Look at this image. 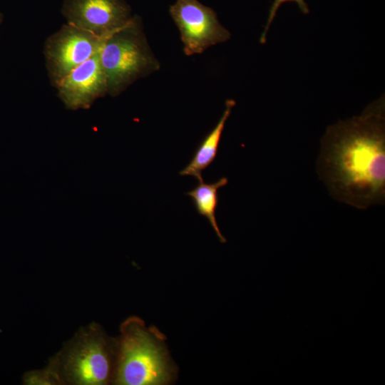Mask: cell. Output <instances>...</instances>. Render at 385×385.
<instances>
[{
	"instance_id": "obj_1",
	"label": "cell",
	"mask_w": 385,
	"mask_h": 385,
	"mask_svg": "<svg viewBox=\"0 0 385 385\" xmlns=\"http://www.w3.org/2000/svg\"><path fill=\"white\" fill-rule=\"evenodd\" d=\"M317 173L331 196L360 210L385 201V100L328 126Z\"/></svg>"
},
{
	"instance_id": "obj_2",
	"label": "cell",
	"mask_w": 385,
	"mask_h": 385,
	"mask_svg": "<svg viewBox=\"0 0 385 385\" xmlns=\"http://www.w3.org/2000/svg\"><path fill=\"white\" fill-rule=\"evenodd\" d=\"M117 339L116 365L113 384L118 385H162L172 381V364L164 335L154 327L131 317L120 326Z\"/></svg>"
},
{
	"instance_id": "obj_3",
	"label": "cell",
	"mask_w": 385,
	"mask_h": 385,
	"mask_svg": "<svg viewBox=\"0 0 385 385\" xmlns=\"http://www.w3.org/2000/svg\"><path fill=\"white\" fill-rule=\"evenodd\" d=\"M117 339L93 322L81 327L48 361L60 385L113 384Z\"/></svg>"
},
{
	"instance_id": "obj_4",
	"label": "cell",
	"mask_w": 385,
	"mask_h": 385,
	"mask_svg": "<svg viewBox=\"0 0 385 385\" xmlns=\"http://www.w3.org/2000/svg\"><path fill=\"white\" fill-rule=\"evenodd\" d=\"M100 56L106 76L108 94L111 96H118L160 66L136 16L106 39Z\"/></svg>"
},
{
	"instance_id": "obj_5",
	"label": "cell",
	"mask_w": 385,
	"mask_h": 385,
	"mask_svg": "<svg viewBox=\"0 0 385 385\" xmlns=\"http://www.w3.org/2000/svg\"><path fill=\"white\" fill-rule=\"evenodd\" d=\"M109 36H98L68 23L50 35L43 55L51 84L56 88L73 69L99 52Z\"/></svg>"
},
{
	"instance_id": "obj_6",
	"label": "cell",
	"mask_w": 385,
	"mask_h": 385,
	"mask_svg": "<svg viewBox=\"0 0 385 385\" xmlns=\"http://www.w3.org/2000/svg\"><path fill=\"white\" fill-rule=\"evenodd\" d=\"M170 14L180 33L186 55L199 54L230 38L216 13L197 0H175Z\"/></svg>"
},
{
	"instance_id": "obj_7",
	"label": "cell",
	"mask_w": 385,
	"mask_h": 385,
	"mask_svg": "<svg viewBox=\"0 0 385 385\" xmlns=\"http://www.w3.org/2000/svg\"><path fill=\"white\" fill-rule=\"evenodd\" d=\"M61 13L66 23L108 37L131 19V9L124 0H63Z\"/></svg>"
},
{
	"instance_id": "obj_8",
	"label": "cell",
	"mask_w": 385,
	"mask_h": 385,
	"mask_svg": "<svg viewBox=\"0 0 385 385\" xmlns=\"http://www.w3.org/2000/svg\"><path fill=\"white\" fill-rule=\"evenodd\" d=\"M100 51L73 69L56 87L58 98L68 109L88 108L108 94Z\"/></svg>"
},
{
	"instance_id": "obj_9",
	"label": "cell",
	"mask_w": 385,
	"mask_h": 385,
	"mask_svg": "<svg viewBox=\"0 0 385 385\" xmlns=\"http://www.w3.org/2000/svg\"><path fill=\"white\" fill-rule=\"evenodd\" d=\"M235 101L228 99L225 102V111L214 128L204 138L197 147L190 163L181 170V176H192L198 182L203 181L202 176L205 170L214 161L225 123L230 115Z\"/></svg>"
},
{
	"instance_id": "obj_10",
	"label": "cell",
	"mask_w": 385,
	"mask_h": 385,
	"mask_svg": "<svg viewBox=\"0 0 385 385\" xmlns=\"http://www.w3.org/2000/svg\"><path fill=\"white\" fill-rule=\"evenodd\" d=\"M228 183L227 178H221L212 183L198 182L192 190L186 192L191 197L197 213L205 217L219 240L222 243L226 242L225 237L221 233L216 220V210L218 205V190L225 186Z\"/></svg>"
},
{
	"instance_id": "obj_11",
	"label": "cell",
	"mask_w": 385,
	"mask_h": 385,
	"mask_svg": "<svg viewBox=\"0 0 385 385\" xmlns=\"http://www.w3.org/2000/svg\"><path fill=\"white\" fill-rule=\"evenodd\" d=\"M23 384L26 385H59L53 369L48 364L42 369L26 372L23 376Z\"/></svg>"
},
{
	"instance_id": "obj_12",
	"label": "cell",
	"mask_w": 385,
	"mask_h": 385,
	"mask_svg": "<svg viewBox=\"0 0 385 385\" xmlns=\"http://www.w3.org/2000/svg\"><path fill=\"white\" fill-rule=\"evenodd\" d=\"M288 1H290V2L293 1L296 3L299 10L301 11V12L303 13L304 14H307L309 13V6L304 0H273L270 8L267 23L265 24L264 31H262L260 36V41L261 43H265L266 42V36H267V31L269 30V28L272 22L273 21L276 16L278 9L280 7V6L282 4L288 2Z\"/></svg>"
},
{
	"instance_id": "obj_13",
	"label": "cell",
	"mask_w": 385,
	"mask_h": 385,
	"mask_svg": "<svg viewBox=\"0 0 385 385\" xmlns=\"http://www.w3.org/2000/svg\"><path fill=\"white\" fill-rule=\"evenodd\" d=\"M2 17H3L2 14L0 13V24H1V21H2Z\"/></svg>"
}]
</instances>
